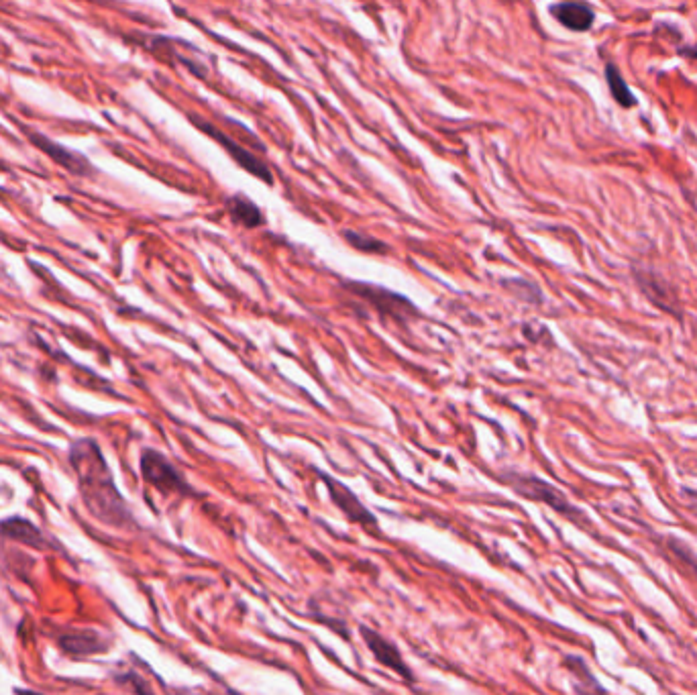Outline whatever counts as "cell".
<instances>
[{
	"label": "cell",
	"mask_w": 697,
	"mask_h": 695,
	"mask_svg": "<svg viewBox=\"0 0 697 695\" xmlns=\"http://www.w3.org/2000/svg\"><path fill=\"white\" fill-rule=\"evenodd\" d=\"M62 647L74 655H90V653H96L102 649V647H98V636H94L90 632L62 638Z\"/></svg>",
	"instance_id": "5bb4252c"
},
{
	"label": "cell",
	"mask_w": 697,
	"mask_h": 695,
	"mask_svg": "<svg viewBox=\"0 0 697 695\" xmlns=\"http://www.w3.org/2000/svg\"><path fill=\"white\" fill-rule=\"evenodd\" d=\"M227 210H229L231 219H233L237 225H243V227H247V229H255V227H259V225L265 223L259 206L253 204L251 200H247L243 194L231 196V198L227 200Z\"/></svg>",
	"instance_id": "7c38bea8"
},
{
	"label": "cell",
	"mask_w": 697,
	"mask_h": 695,
	"mask_svg": "<svg viewBox=\"0 0 697 695\" xmlns=\"http://www.w3.org/2000/svg\"><path fill=\"white\" fill-rule=\"evenodd\" d=\"M325 484L331 492V500L353 520L359 524H367V526H375V518L369 514V510L365 506H361V502L355 498V494L351 490H347L339 479L327 477L325 475Z\"/></svg>",
	"instance_id": "ba28073f"
},
{
	"label": "cell",
	"mask_w": 697,
	"mask_h": 695,
	"mask_svg": "<svg viewBox=\"0 0 697 695\" xmlns=\"http://www.w3.org/2000/svg\"><path fill=\"white\" fill-rule=\"evenodd\" d=\"M0 534H5V537L23 543L27 547H35V549H43L47 545V539L41 534V530L31 524L25 518H9L3 524H0Z\"/></svg>",
	"instance_id": "30bf717a"
},
{
	"label": "cell",
	"mask_w": 697,
	"mask_h": 695,
	"mask_svg": "<svg viewBox=\"0 0 697 695\" xmlns=\"http://www.w3.org/2000/svg\"><path fill=\"white\" fill-rule=\"evenodd\" d=\"M683 496H685V502H687V506L695 512V516H697V492H693V490H683Z\"/></svg>",
	"instance_id": "2e32d148"
},
{
	"label": "cell",
	"mask_w": 697,
	"mask_h": 695,
	"mask_svg": "<svg viewBox=\"0 0 697 695\" xmlns=\"http://www.w3.org/2000/svg\"><path fill=\"white\" fill-rule=\"evenodd\" d=\"M190 121H192L200 131H204L208 137H212L214 141L221 143V145L225 147V151L235 159V162H237L245 172L253 174L255 178H259V180L265 182V184H274L272 170L267 168V164H263L257 155H253L251 151L243 149L241 143H237L235 139H231L227 133H223L221 129H217L212 123L202 121V119H198V117H194V115H190Z\"/></svg>",
	"instance_id": "277c9868"
},
{
	"label": "cell",
	"mask_w": 697,
	"mask_h": 695,
	"mask_svg": "<svg viewBox=\"0 0 697 695\" xmlns=\"http://www.w3.org/2000/svg\"><path fill=\"white\" fill-rule=\"evenodd\" d=\"M27 137L39 151L49 155L53 162H56L62 168H66L70 174H74V176H90V174H94L90 162L82 153H76V151L56 143L53 139L37 133V131H29Z\"/></svg>",
	"instance_id": "8992f818"
},
{
	"label": "cell",
	"mask_w": 697,
	"mask_h": 695,
	"mask_svg": "<svg viewBox=\"0 0 697 695\" xmlns=\"http://www.w3.org/2000/svg\"><path fill=\"white\" fill-rule=\"evenodd\" d=\"M551 15L569 31L585 33L594 27L596 13L585 3H559L551 7Z\"/></svg>",
	"instance_id": "9c48e42d"
},
{
	"label": "cell",
	"mask_w": 697,
	"mask_h": 695,
	"mask_svg": "<svg viewBox=\"0 0 697 695\" xmlns=\"http://www.w3.org/2000/svg\"><path fill=\"white\" fill-rule=\"evenodd\" d=\"M343 235L349 241V245H353L359 251H365V253H386L388 251L386 243H382L378 239H371L359 231H345Z\"/></svg>",
	"instance_id": "9a60e30c"
},
{
	"label": "cell",
	"mask_w": 697,
	"mask_h": 695,
	"mask_svg": "<svg viewBox=\"0 0 697 695\" xmlns=\"http://www.w3.org/2000/svg\"><path fill=\"white\" fill-rule=\"evenodd\" d=\"M70 463L78 477V488L86 508L111 526H125L131 516L119 494L113 473L106 465L96 441L80 439L70 447Z\"/></svg>",
	"instance_id": "6da1fadb"
},
{
	"label": "cell",
	"mask_w": 697,
	"mask_h": 695,
	"mask_svg": "<svg viewBox=\"0 0 697 695\" xmlns=\"http://www.w3.org/2000/svg\"><path fill=\"white\" fill-rule=\"evenodd\" d=\"M141 473L147 484L162 494H186L188 484L180 471L162 455L153 449L143 451L141 455Z\"/></svg>",
	"instance_id": "3957f363"
},
{
	"label": "cell",
	"mask_w": 697,
	"mask_h": 695,
	"mask_svg": "<svg viewBox=\"0 0 697 695\" xmlns=\"http://www.w3.org/2000/svg\"><path fill=\"white\" fill-rule=\"evenodd\" d=\"M361 636H363V640H365L367 649L371 651V655H373L375 659H378L384 667H388V669L400 673V675L406 677V679L412 677V671H410L408 665L404 663L400 651L390 643L388 638H384L382 634H378V632L371 630V628H365V626L361 628Z\"/></svg>",
	"instance_id": "52a82bcc"
},
{
	"label": "cell",
	"mask_w": 697,
	"mask_h": 695,
	"mask_svg": "<svg viewBox=\"0 0 697 695\" xmlns=\"http://www.w3.org/2000/svg\"><path fill=\"white\" fill-rule=\"evenodd\" d=\"M506 484L512 486L520 496L534 500V502L547 504L549 508L557 510L561 516L569 518L575 524H587L585 514L579 508H575L555 486L547 484V481L541 477L510 473V475H506Z\"/></svg>",
	"instance_id": "7a4b0ae2"
},
{
	"label": "cell",
	"mask_w": 697,
	"mask_h": 695,
	"mask_svg": "<svg viewBox=\"0 0 697 695\" xmlns=\"http://www.w3.org/2000/svg\"><path fill=\"white\" fill-rule=\"evenodd\" d=\"M347 288L353 290L359 298L367 300L380 314L392 316L394 320H400V323H404V320H408L416 312L414 304L408 298L394 294L386 288H378V286H371V284H359V282H349Z\"/></svg>",
	"instance_id": "5b68a950"
},
{
	"label": "cell",
	"mask_w": 697,
	"mask_h": 695,
	"mask_svg": "<svg viewBox=\"0 0 697 695\" xmlns=\"http://www.w3.org/2000/svg\"><path fill=\"white\" fill-rule=\"evenodd\" d=\"M17 693H19V695H41V693H37V691H23V689H19Z\"/></svg>",
	"instance_id": "e0dca14e"
},
{
	"label": "cell",
	"mask_w": 697,
	"mask_h": 695,
	"mask_svg": "<svg viewBox=\"0 0 697 695\" xmlns=\"http://www.w3.org/2000/svg\"><path fill=\"white\" fill-rule=\"evenodd\" d=\"M565 665L573 675V685H575L577 695H608L606 689L594 677V673L589 671V667L583 663V659L567 657Z\"/></svg>",
	"instance_id": "8fae6325"
},
{
	"label": "cell",
	"mask_w": 697,
	"mask_h": 695,
	"mask_svg": "<svg viewBox=\"0 0 697 695\" xmlns=\"http://www.w3.org/2000/svg\"><path fill=\"white\" fill-rule=\"evenodd\" d=\"M606 82H608L612 98L622 106V109H632V106L636 104V98H634L630 86L626 84L624 76L620 74V70L614 64L606 66Z\"/></svg>",
	"instance_id": "4fadbf2b"
}]
</instances>
